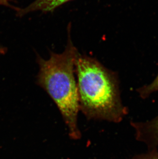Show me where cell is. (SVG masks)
Returning <instances> with one entry per match:
<instances>
[{
  "label": "cell",
  "mask_w": 158,
  "mask_h": 159,
  "mask_svg": "<svg viewBox=\"0 0 158 159\" xmlns=\"http://www.w3.org/2000/svg\"><path fill=\"white\" fill-rule=\"evenodd\" d=\"M80 110L89 120L119 123L128 114L115 74L95 59L79 54L75 60Z\"/></svg>",
  "instance_id": "cell-1"
},
{
  "label": "cell",
  "mask_w": 158,
  "mask_h": 159,
  "mask_svg": "<svg viewBox=\"0 0 158 159\" xmlns=\"http://www.w3.org/2000/svg\"><path fill=\"white\" fill-rule=\"evenodd\" d=\"M78 53L69 37L62 53H51L46 60L37 57V84L57 105L67 125L69 135L73 140H78L81 136L77 123L80 104L75 77V60Z\"/></svg>",
  "instance_id": "cell-2"
},
{
  "label": "cell",
  "mask_w": 158,
  "mask_h": 159,
  "mask_svg": "<svg viewBox=\"0 0 158 159\" xmlns=\"http://www.w3.org/2000/svg\"><path fill=\"white\" fill-rule=\"evenodd\" d=\"M136 140L145 144L149 150L158 147V116L145 122L131 121Z\"/></svg>",
  "instance_id": "cell-3"
},
{
  "label": "cell",
  "mask_w": 158,
  "mask_h": 159,
  "mask_svg": "<svg viewBox=\"0 0 158 159\" xmlns=\"http://www.w3.org/2000/svg\"><path fill=\"white\" fill-rule=\"evenodd\" d=\"M70 0H35L33 2L24 8H19L16 14L18 16L22 17L37 11L43 12H52L56 8Z\"/></svg>",
  "instance_id": "cell-4"
},
{
  "label": "cell",
  "mask_w": 158,
  "mask_h": 159,
  "mask_svg": "<svg viewBox=\"0 0 158 159\" xmlns=\"http://www.w3.org/2000/svg\"><path fill=\"white\" fill-rule=\"evenodd\" d=\"M158 91V75L152 83L140 88L137 90L138 93L143 99H145L152 93Z\"/></svg>",
  "instance_id": "cell-5"
},
{
  "label": "cell",
  "mask_w": 158,
  "mask_h": 159,
  "mask_svg": "<svg viewBox=\"0 0 158 159\" xmlns=\"http://www.w3.org/2000/svg\"><path fill=\"white\" fill-rule=\"evenodd\" d=\"M128 159H158V151L157 149L149 150L147 152L137 155Z\"/></svg>",
  "instance_id": "cell-6"
},
{
  "label": "cell",
  "mask_w": 158,
  "mask_h": 159,
  "mask_svg": "<svg viewBox=\"0 0 158 159\" xmlns=\"http://www.w3.org/2000/svg\"><path fill=\"white\" fill-rule=\"evenodd\" d=\"M12 0H0V5H2V6H7V7H10L12 8L15 10V11H18L19 8H18L15 7L14 6H12L11 5V2Z\"/></svg>",
  "instance_id": "cell-7"
}]
</instances>
